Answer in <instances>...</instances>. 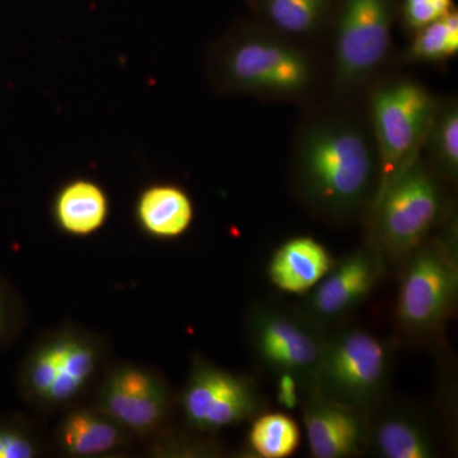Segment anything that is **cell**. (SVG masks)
Wrapping results in <instances>:
<instances>
[{"mask_svg":"<svg viewBox=\"0 0 458 458\" xmlns=\"http://www.w3.org/2000/svg\"><path fill=\"white\" fill-rule=\"evenodd\" d=\"M289 179L294 197L321 221L348 225L366 216L379 182L367 114L333 99L307 114L294 137Z\"/></svg>","mask_w":458,"mask_h":458,"instance_id":"cell-1","label":"cell"},{"mask_svg":"<svg viewBox=\"0 0 458 458\" xmlns=\"http://www.w3.org/2000/svg\"><path fill=\"white\" fill-rule=\"evenodd\" d=\"M205 73L216 92L269 102L310 104L324 83V65L311 45L240 21L210 45Z\"/></svg>","mask_w":458,"mask_h":458,"instance_id":"cell-2","label":"cell"},{"mask_svg":"<svg viewBox=\"0 0 458 458\" xmlns=\"http://www.w3.org/2000/svg\"><path fill=\"white\" fill-rule=\"evenodd\" d=\"M445 183L421 153L377 195L364 218L386 261L401 264L454 213Z\"/></svg>","mask_w":458,"mask_h":458,"instance_id":"cell-3","label":"cell"},{"mask_svg":"<svg viewBox=\"0 0 458 458\" xmlns=\"http://www.w3.org/2000/svg\"><path fill=\"white\" fill-rule=\"evenodd\" d=\"M394 319L403 335L438 334L456 311L458 225L456 212L401 262Z\"/></svg>","mask_w":458,"mask_h":458,"instance_id":"cell-4","label":"cell"},{"mask_svg":"<svg viewBox=\"0 0 458 458\" xmlns=\"http://www.w3.org/2000/svg\"><path fill=\"white\" fill-rule=\"evenodd\" d=\"M400 0H340L330 36L333 99L351 101L378 80L393 47Z\"/></svg>","mask_w":458,"mask_h":458,"instance_id":"cell-5","label":"cell"},{"mask_svg":"<svg viewBox=\"0 0 458 458\" xmlns=\"http://www.w3.org/2000/svg\"><path fill=\"white\" fill-rule=\"evenodd\" d=\"M438 102L439 98L412 78L377 80L369 87L366 114L379 161L376 197L423 153Z\"/></svg>","mask_w":458,"mask_h":458,"instance_id":"cell-6","label":"cell"},{"mask_svg":"<svg viewBox=\"0 0 458 458\" xmlns=\"http://www.w3.org/2000/svg\"><path fill=\"white\" fill-rule=\"evenodd\" d=\"M394 351L366 328H327L313 385L328 397L369 412L386 400Z\"/></svg>","mask_w":458,"mask_h":458,"instance_id":"cell-7","label":"cell"},{"mask_svg":"<svg viewBox=\"0 0 458 458\" xmlns=\"http://www.w3.org/2000/svg\"><path fill=\"white\" fill-rule=\"evenodd\" d=\"M95 334L65 327L38 340L18 372V390L30 406L44 411L64 409L89 388L104 358Z\"/></svg>","mask_w":458,"mask_h":458,"instance_id":"cell-8","label":"cell"},{"mask_svg":"<svg viewBox=\"0 0 458 458\" xmlns=\"http://www.w3.org/2000/svg\"><path fill=\"white\" fill-rule=\"evenodd\" d=\"M246 336L250 351L270 375H292L313 385L327 330L298 310L258 302L247 311Z\"/></svg>","mask_w":458,"mask_h":458,"instance_id":"cell-9","label":"cell"},{"mask_svg":"<svg viewBox=\"0 0 458 458\" xmlns=\"http://www.w3.org/2000/svg\"><path fill=\"white\" fill-rule=\"evenodd\" d=\"M180 405L189 428L210 433L251 421L267 410V399L252 377L222 369L197 355Z\"/></svg>","mask_w":458,"mask_h":458,"instance_id":"cell-10","label":"cell"},{"mask_svg":"<svg viewBox=\"0 0 458 458\" xmlns=\"http://www.w3.org/2000/svg\"><path fill=\"white\" fill-rule=\"evenodd\" d=\"M387 261L369 240L336 259L335 264L309 293L304 294L298 311L327 328L342 324L360 306L384 279Z\"/></svg>","mask_w":458,"mask_h":458,"instance_id":"cell-11","label":"cell"},{"mask_svg":"<svg viewBox=\"0 0 458 458\" xmlns=\"http://www.w3.org/2000/svg\"><path fill=\"white\" fill-rule=\"evenodd\" d=\"M95 408L126 432L150 436L159 432L170 417L172 394L155 370L119 364L99 385Z\"/></svg>","mask_w":458,"mask_h":458,"instance_id":"cell-12","label":"cell"},{"mask_svg":"<svg viewBox=\"0 0 458 458\" xmlns=\"http://www.w3.org/2000/svg\"><path fill=\"white\" fill-rule=\"evenodd\" d=\"M302 419L313 458H351L366 454L369 412L324 396L315 385L303 394Z\"/></svg>","mask_w":458,"mask_h":458,"instance_id":"cell-13","label":"cell"},{"mask_svg":"<svg viewBox=\"0 0 458 458\" xmlns=\"http://www.w3.org/2000/svg\"><path fill=\"white\" fill-rule=\"evenodd\" d=\"M366 454L378 458H434L441 454V441L420 410L385 400L369 412Z\"/></svg>","mask_w":458,"mask_h":458,"instance_id":"cell-14","label":"cell"},{"mask_svg":"<svg viewBox=\"0 0 458 458\" xmlns=\"http://www.w3.org/2000/svg\"><path fill=\"white\" fill-rule=\"evenodd\" d=\"M339 4L340 0H247L252 20L306 45L330 36Z\"/></svg>","mask_w":458,"mask_h":458,"instance_id":"cell-15","label":"cell"},{"mask_svg":"<svg viewBox=\"0 0 458 458\" xmlns=\"http://www.w3.org/2000/svg\"><path fill=\"white\" fill-rule=\"evenodd\" d=\"M336 259L311 236L288 238L271 255L267 276L284 293L306 294L331 270Z\"/></svg>","mask_w":458,"mask_h":458,"instance_id":"cell-16","label":"cell"},{"mask_svg":"<svg viewBox=\"0 0 458 458\" xmlns=\"http://www.w3.org/2000/svg\"><path fill=\"white\" fill-rule=\"evenodd\" d=\"M129 434L98 409L72 410L55 430L59 451L68 457H104L129 442Z\"/></svg>","mask_w":458,"mask_h":458,"instance_id":"cell-17","label":"cell"},{"mask_svg":"<svg viewBox=\"0 0 458 458\" xmlns=\"http://www.w3.org/2000/svg\"><path fill=\"white\" fill-rule=\"evenodd\" d=\"M135 221L144 233L157 240H174L185 234L194 221V204L179 185L157 182L138 195Z\"/></svg>","mask_w":458,"mask_h":458,"instance_id":"cell-18","label":"cell"},{"mask_svg":"<svg viewBox=\"0 0 458 458\" xmlns=\"http://www.w3.org/2000/svg\"><path fill=\"white\" fill-rule=\"evenodd\" d=\"M51 216L65 234L90 236L106 225L110 216L106 190L89 177L68 181L54 197Z\"/></svg>","mask_w":458,"mask_h":458,"instance_id":"cell-19","label":"cell"},{"mask_svg":"<svg viewBox=\"0 0 458 458\" xmlns=\"http://www.w3.org/2000/svg\"><path fill=\"white\" fill-rule=\"evenodd\" d=\"M423 156L428 164L447 183L458 180V102L439 98L438 106L424 140Z\"/></svg>","mask_w":458,"mask_h":458,"instance_id":"cell-20","label":"cell"},{"mask_svg":"<svg viewBox=\"0 0 458 458\" xmlns=\"http://www.w3.org/2000/svg\"><path fill=\"white\" fill-rule=\"evenodd\" d=\"M247 434V454L259 458H285L300 447L301 428L284 412H264L252 419Z\"/></svg>","mask_w":458,"mask_h":458,"instance_id":"cell-21","label":"cell"},{"mask_svg":"<svg viewBox=\"0 0 458 458\" xmlns=\"http://www.w3.org/2000/svg\"><path fill=\"white\" fill-rule=\"evenodd\" d=\"M458 53L457 8L447 16L411 33L405 56L410 63L437 64L447 62Z\"/></svg>","mask_w":458,"mask_h":458,"instance_id":"cell-22","label":"cell"},{"mask_svg":"<svg viewBox=\"0 0 458 458\" xmlns=\"http://www.w3.org/2000/svg\"><path fill=\"white\" fill-rule=\"evenodd\" d=\"M41 443L25 419L0 418V458H33L40 454Z\"/></svg>","mask_w":458,"mask_h":458,"instance_id":"cell-23","label":"cell"},{"mask_svg":"<svg viewBox=\"0 0 458 458\" xmlns=\"http://www.w3.org/2000/svg\"><path fill=\"white\" fill-rule=\"evenodd\" d=\"M456 9L454 0H400L399 21L411 35Z\"/></svg>","mask_w":458,"mask_h":458,"instance_id":"cell-24","label":"cell"},{"mask_svg":"<svg viewBox=\"0 0 458 458\" xmlns=\"http://www.w3.org/2000/svg\"><path fill=\"white\" fill-rule=\"evenodd\" d=\"M25 322V310L17 292L0 278V352L16 342Z\"/></svg>","mask_w":458,"mask_h":458,"instance_id":"cell-25","label":"cell"},{"mask_svg":"<svg viewBox=\"0 0 458 458\" xmlns=\"http://www.w3.org/2000/svg\"><path fill=\"white\" fill-rule=\"evenodd\" d=\"M276 378V397L280 405L292 410L301 406L303 394L310 386L304 385L300 378L292 375H280Z\"/></svg>","mask_w":458,"mask_h":458,"instance_id":"cell-26","label":"cell"}]
</instances>
